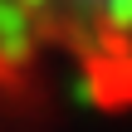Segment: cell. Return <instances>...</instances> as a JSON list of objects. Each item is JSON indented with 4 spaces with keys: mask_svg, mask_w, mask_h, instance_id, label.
I'll list each match as a JSON object with an SVG mask.
<instances>
[{
    "mask_svg": "<svg viewBox=\"0 0 132 132\" xmlns=\"http://www.w3.org/2000/svg\"><path fill=\"white\" fill-rule=\"evenodd\" d=\"M49 83L127 108L132 0H0V98Z\"/></svg>",
    "mask_w": 132,
    "mask_h": 132,
    "instance_id": "6da1fadb",
    "label": "cell"
}]
</instances>
